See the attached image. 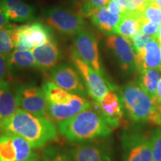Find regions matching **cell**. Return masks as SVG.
Instances as JSON below:
<instances>
[{"instance_id": "13", "label": "cell", "mask_w": 161, "mask_h": 161, "mask_svg": "<svg viewBox=\"0 0 161 161\" xmlns=\"http://www.w3.org/2000/svg\"><path fill=\"white\" fill-rule=\"evenodd\" d=\"M94 105L113 129L119 127L123 122V106L120 98L113 90L107 92L100 101L94 102Z\"/></svg>"}, {"instance_id": "19", "label": "cell", "mask_w": 161, "mask_h": 161, "mask_svg": "<svg viewBox=\"0 0 161 161\" xmlns=\"http://www.w3.org/2000/svg\"><path fill=\"white\" fill-rule=\"evenodd\" d=\"M90 17L92 23L96 28L103 33L110 35L114 34L122 15L110 13L106 6H104L98 9Z\"/></svg>"}, {"instance_id": "7", "label": "cell", "mask_w": 161, "mask_h": 161, "mask_svg": "<svg viewBox=\"0 0 161 161\" xmlns=\"http://www.w3.org/2000/svg\"><path fill=\"white\" fill-rule=\"evenodd\" d=\"M71 59L83 78L87 93L95 102L100 101L104 94L109 91V89L111 90L114 89L115 86L107 80L104 76L100 75L91 66L80 59L73 52L71 55Z\"/></svg>"}, {"instance_id": "4", "label": "cell", "mask_w": 161, "mask_h": 161, "mask_svg": "<svg viewBox=\"0 0 161 161\" xmlns=\"http://www.w3.org/2000/svg\"><path fill=\"white\" fill-rule=\"evenodd\" d=\"M123 108L134 122L148 121L154 110V103L150 97L135 82H129L119 90Z\"/></svg>"}, {"instance_id": "33", "label": "cell", "mask_w": 161, "mask_h": 161, "mask_svg": "<svg viewBox=\"0 0 161 161\" xmlns=\"http://www.w3.org/2000/svg\"><path fill=\"white\" fill-rule=\"evenodd\" d=\"M152 0H132L133 5H134L136 12L140 15V18L142 12L146 8V6L148 5L150 3H152Z\"/></svg>"}, {"instance_id": "38", "label": "cell", "mask_w": 161, "mask_h": 161, "mask_svg": "<svg viewBox=\"0 0 161 161\" xmlns=\"http://www.w3.org/2000/svg\"><path fill=\"white\" fill-rule=\"evenodd\" d=\"M23 161H40L39 158H38L37 156L35 157V158H31V159H29V160H23Z\"/></svg>"}, {"instance_id": "22", "label": "cell", "mask_w": 161, "mask_h": 161, "mask_svg": "<svg viewBox=\"0 0 161 161\" xmlns=\"http://www.w3.org/2000/svg\"><path fill=\"white\" fill-rule=\"evenodd\" d=\"M139 86L153 100L156 96L158 84L161 77V68L144 69L139 72Z\"/></svg>"}, {"instance_id": "23", "label": "cell", "mask_w": 161, "mask_h": 161, "mask_svg": "<svg viewBox=\"0 0 161 161\" xmlns=\"http://www.w3.org/2000/svg\"><path fill=\"white\" fill-rule=\"evenodd\" d=\"M140 19L134 16H122L120 21L116 26L114 34L130 39L136 31L140 30Z\"/></svg>"}, {"instance_id": "21", "label": "cell", "mask_w": 161, "mask_h": 161, "mask_svg": "<svg viewBox=\"0 0 161 161\" xmlns=\"http://www.w3.org/2000/svg\"><path fill=\"white\" fill-rule=\"evenodd\" d=\"M18 109L14 92L12 91L9 83L0 80V122H3Z\"/></svg>"}, {"instance_id": "20", "label": "cell", "mask_w": 161, "mask_h": 161, "mask_svg": "<svg viewBox=\"0 0 161 161\" xmlns=\"http://www.w3.org/2000/svg\"><path fill=\"white\" fill-rule=\"evenodd\" d=\"M154 68H161L160 46L157 39L150 40L145 46L142 58L136 64V72Z\"/></svg>"}, {"instance_id": "32", "label": "cell", "mask_w": 161, "mask_h": 161, "mask_svg": "<svg viewBox=\"0 0 161 161\" xmlns=\"http://www.w3.org/2000/svg\"><path fill=\"white\" fill-rule=\"evenodd\" d=\"M8 72L7 58L0 54V80H4Z\"/></svg>"}, {"instance_id": "26", "label": "cell", "mask_w": 161, "mask_h": 161, "mask_svg": "<svg viewBox=\"0 0 161 161\" xmlns=\"http://www.w3.org/2000/svg\"><path fill=\"white\" fill-rule=\"evenodd\" d=\"M40 161H74L69 152L54 146H49L42 152Z\"/></svg>"}, {"instance_id": "39", "label": "cell", "mask_w": 161, "mask_h": 161, "mask_svg": "<svg viewBox=\"0 0 161 161\" xmlns=\"http://www.w3.org/2000/svg\"><path fill=\"white\" fill-rule=\"evenodd\" d=\"M159 43H160V52H161V42H159Z\"/></svg>"}, {"instance_id": "25", "label": "cell", "mask_w": 161, "mask_h": 161, "mask_svg": "<svg viewBox=\"0 0 161 161\" xmlns=\"http://www.w3.org/2000/svg\"><path fill=\"white\" fill-rule=\"evenodd\" d=\"M152 39H154V38L150 37V36L144 35L140 30L136 31L130 39H128L130 40V43H131L134 52H135L136 64L140 61L141 58H142L145 46Z\"/></svg>"}, {"instance_id": "36", "label": "cell", "mask_w": 161, "mask_h": 161, "mask_svg": "<svg viewBox=\"0 0 161 161\" xmlns=\"http://www.w3.org/2000/svg\"><path fill=\"white\" fill-rule=\"evenodd\" d=\"M157 40H158V42H161V25L159 26L158 35V37H157Z\"/></svg>"}, {"instance_id": "31", "label": "cell", "mask_w": 161, "mask_h": 161, "mask_svg": "<svg viewBox=\"0 0 161 161\" xmlns=\"http://www.w3.org/2000/svg\"><path fill=\"white\" fill-rule=\"evenodd\" d=\"M106 7L110 13L114 14H122V9L118 0H110L106 5Z\"/></svg>"}, {"instance_id": "2", "label": "cell", "mask_w": 161, "mask_h": 161, "mask_svg": "<svg viewBox=\"0 0 161 161\" xmlns=\"http://www.w3.org/2000/svg\"><path fill=\"white\" fill-rule=\"evenodd\" d=\"M58 129L72 142L106 137L114 130L94 104L75 116L58 122Z\"/></svg>"}, {"instance_id": "24", "label": "cell", "mask_w": 161, "mask_h": 161, "mask_svg": "<svg viewBox=\"0 0 161 161\" xmlns=\"http://www.w3.org/2000/svg\"><path fill=\"white\" fill-rule=\"evenodd\" d=\"M16 25L7 24L0 29V54L8 58L14 49L12 32Z\"/></svg>"}, {"instance_id": "28", "label": "cell", "mask_w": 161, "mask_h": 161, "mask_svg": "<svg viewBox=\"0 0 161 161\" xmlns=\"http://www.w3.org/2000/svg\"><path fill=\"white\" fill-rule=\"evenodd\" d=\"M151 142L153 161H161V128H156L151 131Z\"/></svg>"}, {"instance_id": "30", "label": "cell", "mask_w": 161, "mask_h": 161, "mask_svg": "<svg viewBox=\"0 0 161 161\" xmlns=\"http://www.w3.org/2000/svg\"><path fill=\"white\" fill-rule=\"evenodd\" d=\"M140 31L148 36H150L154 39H157L158 35L159 30V24L154 23V22L149 21V20L142 19H140Z\"/></svg>"}, {"instance_id": "5", "label": "cell", "mask_w": 161, "mask_h": 161, "mask_svg": "<svg viewBox=\"0 0 161 161\" xmlns=\"http://www.w3.org/2000/svg\"><path fill=\"white\" fill-rule=\"evenodd\" d=\"M48 25L65 35H76L84 29L85 23L80 14L60 7H53L45 11Z\"/></svg>"}, {"instance_id": "14", "label": "cell", "mask_w": 161, "mask_h": 161, "mask_svg": "<svg viewBox=\"0 0 161 161\" xmlns=\"http://www.w3.org/2000/svg\"><path fill=\"white\" fill-rule=\"evenodd\" d=\"M37 67L43 72L50 71L58 64L61 52L55 40L52 38L47 43L31 49Z\"/></svg>"}, {"instance_id": "9", "label": "cell", "mask_w": 161, "mask_h": 161, "mask_svg": "<svg viewBox=\"0 0 161 161\" xmlns=\"http://www.w3.org/2000/svg\"><path fill=\"white\" fill-rule=\"evenodd\" d=\"M72 52L104 77L100 62L98 41L92 32L83 29L75 35Z\"/></svg>"}, {"instance_id": "18", "label": "cell", "mask_w": 161, "mask_h": 161, "mask_svg": "<svg viewBox=\"0 0 161 161\" xmlns=\"http://www.w3.org/2000/svg\"><path fill=\"white\" fill-rule=\"evenodd\" d=\"M7 62L8 72L12 75L38 68L31 50L16 49L7 58Z\"/></svg>"}, {"instance_id": "11", "label": "cell", "mask_w": 161, "mask_h": 161, "mask_svg": "<svg viewBox=\"0 0 161 161\" xmlns=\"http://www.w3.org/2000/svg\"><path fill=\"white\" fill-rule=\"evenodd\" d=\"M50 77L52 81L66 91L81 96L87 94L81 76L69 64H57L50 70Z\"/></svg>"}, {"instance_id": "17", "label": "cell", "mask_w": 161, "mask_h": 161, "mask_svg": "<svg viewBox=\"0 0 161 161\" xmlns=\"http://www.w3.org/2000/svg\"><path fill=\"white\" fill-rule=\"evenodd\" d=\"M22 29H23L24 37L31 49L47 43L53 38L49 26L38 22L22 25Z\"/></svg>"}, {"instance_id": "8", "label": "cell", "mask_w": 161, "mask_h": 161, "mask_svg": "<svg viewBox=\"0 0 161 161\" xmlns=\"http://www.w3.org/2000/svg\"><path fill=\"white\" fill-rule=\"evenodd\" d=\"M18 108L38 116L47 117V102L42 88L31 84H22L16 88Z\"/></svg>"}, {"instance_id": "1", "label": "cell", "mask_w": 161, "mask_h": 161, "mask_svg": "<svg viewBox=\"0 0 161 161\" xmlns=\"http://www.w3.org/2000/svg\"><path fill=\"white\" fill-rule=\"evenodd\" d=\"M0 129L21 136L33 148L45 146L58 137L57 128L50 119L33 115L19 108L0 122Z\"/></svg>"}, {"instance_id": "34", "label": "cell", "mask_w": 161, "mask_h": 161, "mask_svg": "<svg viewBox=\"0 0 161 161\" xmlns=\"http://www.w3.org/2000/svg\"><path fill=\"white\" fill-rule=\"evenodd\" d=\"M153 103H154V107L161 106V77L158 81L156 96L154 99H153Z\"/></svg>"}, {"instance_id": "3", "label": "cell", "mask_w": 161, "mask_h": 161, "mask_svg": "<svg viewBox=\"0 0 161 161\" xmlns=\"http://www.w3.org/2000/svg\"><path fill=\"white\" fill-rule=\"evenodd\" d=\"M42 90L47 102L46 115L52 121L68 119L91 106L84 96L66 91L53 81L45 82Z\"/></svg>"}, {"instance_id": "12", "label": "cell", "mask_w": 161, "mask_h": 161, "mask_svg": "<svg viewBox=\"0 0 161 161\" xmlns=\"http://www.w3.org/2000/svg\"><path fill=\"white\" fill-rule=\"evenodd\" d=\"M106 45L117 59L122 71L127 74L136 71L135 52L129 40L118 35H110Z\"/></svg>"}, {"instance_id": "35", "label": "cell", "mask_w": 161, "mask_h": 161, "mask_svg": "<svg viewBox=\"0 0 161 161\" xmlns=\"http://www.w3.org/2000/svg\"><path fill=\"white\" fill-rule=\"evenodd\" d=\"M9 23V19L8 18L7 15L5 14V13L4 11L2 9V8L0 7V29L3 26Z\"/></svg>"}, {"instance_id": "29", "label": "cell", "mask_w": 161, "mask_h": 161, "mask_svg": "<svg viewBox=\"0 0 161 161\" xmlns=\"http://www.w3.org/2000/svg\"><path fill=\"white\" fill-rule=\"evenodd\" d=\"M141 18L158 24L161 23V8L152 2L142 11Z\"/></svg>"}, {"instance_id": "6", "label": "cell", "mask_w": 161, "mask_h": 161, "mask_svg": "<svg viewBox=\"0 0 161 161\" xmlns=\"http://www.w3.org/2000/svg\"><path fill=\"white\" fill-rule=\"evenodd\" d=\"M151 131L125 132L122 138L123 161H153Z\"/></svg>"}, {"instance_id": "27", "label": "cell", "mask_w": 161, "mask_h": 161, "mask_svg": "<svg viewBox=\"0 0 161 161\" xmlns=\"http://www.w3.org/2000/svg\"><path fill=\"white\" fill-rule=\"evenodd\" d=\"M110 0H84L80 6L82 17H91L100 8L106 6Z\"/></svg>"}, {"instance_id": "16", "label": "cell", "mask_w": 161, "mask_h": 161, "mask_svg": "<svg viewBox=\"0 0 161 161\" xmlns=\"http://www.w3.org/2000/svg\"><path fill=\"white\" fill-rule=\"evenodd\" d=\"M0 7L9 20L17 23L30 21L35 17V10L22 0H0Z\"/></svg>"}, {"instance_id": "37", "label": "cell", "mask_w": 161, "mask_h": 161, "mask_svg": "<svg viewBox=\"0 0 161 161\" xmlns=\"http://www.w3.org/2000/svg\"><path fill=\"white\" fill-rule=\"evenodd\" d=\"M152 2L161 8V0H152Z\"/></svg>"}, {"instance_id": "15", "label": "cell", "mask_w": 161, "mask_h": 161, "mask_svg": "<svg viewBox=\"0 0 161 161\" xmlns=\"http://www.w3.org/2000/svg\"><path fill=\"white\" fill-rule=\"evenodd\" d=\"M69 153L74 161H111L107 148L90 142H80L75 145Z\"/></svg>"}, {"instance_id": "10", "label": "cell", "mask_w": 161, "mask_h": 161, "mask_svg": "<svg viewBox=\"0 0 161 161\" xmlns=\"http://www.w3.org/2000/svg\"><path fill=\"white\" fill-rule=\"evenodd\" d=\"M37 156L27 140L13 134L0 136V161H23Z\"/></svg>"}]
</instances>
